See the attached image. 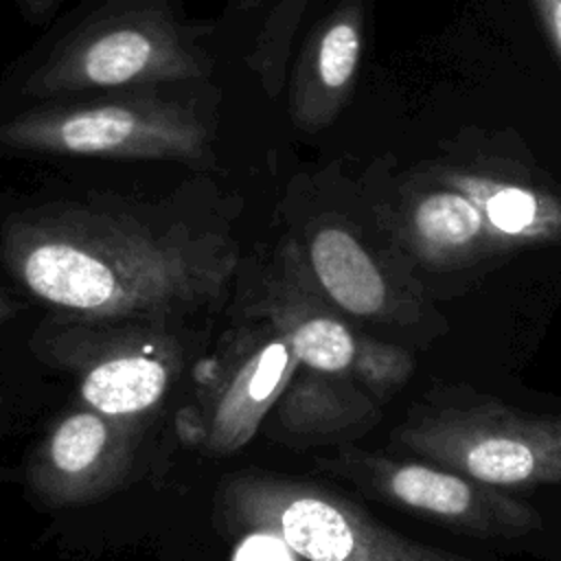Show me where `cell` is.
<instances>
[{"label": "cell", "mask_w": 561, "mask_h": 561, "mask_svg": "<svg viewBox=\"0 0 561 561\" xmlns=\"http://www.w3.org/2000/svg\"><path fill=\"white\" fill-rule=\"evenodd\" d=\"M0 252L28 294L88 320H160L208 307L237 267V252L219 237L90 208L15 215Z\"/></svg>", "instance_id": "cell-1"}, {"label": "cell", "mask_w": 561, "mask_h": 561, "mask_svg": "<svg viewBox=\"0 0 561 561\" xmlns=\"http://www.w3.org/2000/svg\"><path fill=\"white\" fill-rule=\"evenodd\" d=\"M217 508L224 524L274 537L305 561H471L392 533L324 486L261 471L226 480Z\"/></svg>", "instance_id": "cell-2"}, {"label": "cell", "mask_w": 561, "mask_h": 561, "mask_svg": "<svg viewBox=\"0 0 561 561\" xmlns=\"http://www.w3.org/2000/svg\"><path fill=\"white\" fill-rule=\"evenodd\" d=\"M392 445L423 462L491 486L561 482V416L497 401L449 405L408 416Z\"/></svg>", "instance_id": "cell-3"}, {"label": "cell", "mask_w": 561, "mask_h": 561, "mask_svg": "<svg viewBox=\"0 0 561 561\" xmlns=\"http://www.w3.org/2000/svg\"><path fill=\"white\" fill-rule=\"evenodd\" d=\"M35 348L75 377L83 408L134 421L162 401L182 366L180 342L156 320L68 316L39 327Z\"/></svg>", "instance_id": "cell-4"}, {"label": "cell", "mask_w": 561, "mask_h": 561, "mask_svg": "<svg viewBox=\"0 0 561 561\" xmlns=\"http://www.w3.org/2000/svg\"><path fill=\"white\" fill-rule=\"evenodd\" d=\"M210 64L156 4L121 7L94 15L70 33L26 79L31 96L94 88L199 79Z\"/></svg>", "instance_id": "cell-5"}, {"label": "cell", "mask_w": 561, "mask_h": 561, "mask_svg": "<svg viewBox=\"0 0 561 561\" xmlns=\"http://www.w3.org/2000/svg\"><path fill=\"white\" fill-rule=\"evenodd\" d=\"M208 138L193 110L153 94L31 110L0 125L4 145L59 156L202 160Z\"/></svg>", "instance_id": "cell-6"}, {"label": "cell", "mask_w": 561, "mask_h": 561, "mask_svg": "<svg viewBox=\"0 0 561 561\" xmlns=\"http://www.w3.org/2000/svg\"><path fill=\"white\" fill-rule=\"evenodd\" d=\"M250 307L256 320L272 324L291 346L302 368L353 377L377 397L401 388L412 373V357L390 344L355 335L318 298L300 248L289 241Z\"/></svg>", "instance_id": "cell-7"}, {"label": "cell", "mask_w": 561, "mask_h": 561, "mask_svg": "<svg viewBox=\"0 0 561 561\" xmlns=\"http://www.w3.org/2000/svg\"><path fill=\"white\" fill-rule=\"evenodd\" d=\"M366 493L482 537H519L539 528V515L497 486L414 460L351 449L333 465Z\"/></svg>", "instance_id": "cell-8"}, {"label": "cell", "mask_w": 561, "mask_h": 561, "mask_svg": "<svg viewBox=\"0 0 561 561\" xmlns=\"http://www.w3.org/2000/svg\"><path fill=\"white\" fill-rule=\"evenodd\" d=\"M138 427L134 419L79 408L59 419L35 447L26 480L50 506H75L103 497L121 484Z\"/></svg>", "instance_id": "cell-9"}, {"label": "cell", "mask_w": 561, "mask_h": 561, "mask_svg": "<svg viewBox=\"0 0 561 561\" xmlns=\"http://www.w3.org/2000/svg\"><path fill=\"white\" fill-rule=\"evenodd\" d=\"M300 368L289 342L267 322L232 331L215 375L202 443L226 456L250 443Z\"/></svg>", "instance_id": "cell-10"}, {"label": "cell", "mask_w": 561, "mask_h": 561, "mask_svg": "<svg viewBox=\"0 0 561 561\" xmlns=\"http://www.w3.org/2000/svg\"><path fill=\"white\" fill-rule=\"evenodd\" d=\"M362 55V13L357 4L340 7L313 33L302 50L291 90V118L316 131L331 123L346 101Z\"/></svg>", "instance_id": "cell-11"}, {"label": "cell", "mask_w": 561, "mask_h": 561, "mask_svg": "<svg viewBox=\"0 0 561 561\" xmlns=\"http://www.w3.org/2000/svg\"><path fill=\"white\" fill-rule=\"evenodd\" d=\"M305 263L318 285L340 309L353 316H379L386 309V280L362 248L342 226H320L311 232Z\"/></svg>", "instance_id": "cell-12"}, {"label": "cell", "mask_w": 561, "mask_h": 561, "mask_svg": "<svg viewBox=\"0 0 561 561\" xmlns=\"http://www.w3.org/2000/svg\"><path fill=\"white\" fill-rule=\"evenodd\" d=\"M278 423L294 436H331L370 423L375 403L346 379L298 368L276 403Z\"/></svg>", "instance_id": "cell-13"}, {"label": "cell", "mask_w": 561, "mask_h": 561, "mask_svg": "<svg viewBox=\"0 0 561 561\" xmlns=\"http://www.w3.org/2000/svg\"><path fill=\"white\" fill-rule=\"evenodd\" d=\"M482 210L469 197L451 191L423 197L414 210V228L432 250L465 248L482 232Z\"/></svg>", "instance_id": "cell-14"}, {"label": "cell", "mask_w": 561, "mask_h": 561, "mask_svg": "<svg viewBox=\"0 0 561 561\" xmlns=\"http://www.w3.org/2000/svg\"><path fill=\"white\" fill-rule=\"evenodd\" d=\"M484 217L504 234H526L539 224L541 199L522 186H495L482 199Z\"/></svg>", "instance_id": "cell-15"}, {"label": "cell", "mask_w": 561, "mask_h": 561, "mask_svg": "<svg viewBox=\"0 0 561 561\" xmlns=\"http://www.w3.org/2000/svg\"><path fill=\"white\" fill-rule=\"evenodd\" d=\"M537 15L561 57V0H533Z\"/></svg>", "instance_id": "cell-16"}, {"label": "cell", "mask_w": 561, "mask_h": 561, "mask_svg": "<svg viewBox=\"0 0 561 561\" xmlns=\"http://www.w3.org/2000/svg\"><path fill=\"white\" fill-rule=\"evenodd\" d=\"M20 2H22L24 11H26L31 18L44 20V18H48V15L55 11V7H57L59 0H20Z\"/></svg>", "instance_id": "cell-17"}, {"label": "cell", "mask_w": 561, "mask_h": 561, "mask_svg": "<svg viewBox=\"0 0 561 561\" xmlns=\"http://www.w3.org/2000/svg\"><path fill=\"white\" fill-rule=\"evenodd\" d=\"M15 311H18V305L4 294V289L0 287V322H4V320H11L13 316H15Z\"/></svg>", "instance_id": "cell-18"}]
</instances>
